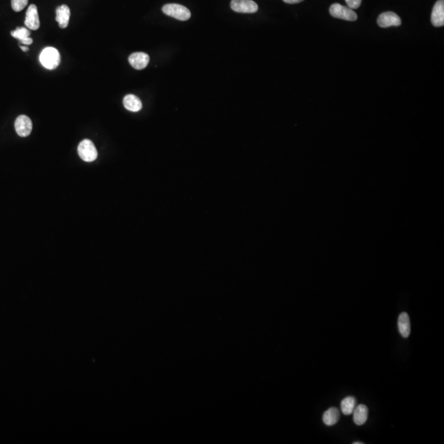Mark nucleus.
<instances>
[{
	"label": "nucleus",
	"instance_id": "nucleus-22",
	"mask_svg": "<svg viewBox=\"0 0 444 444\" xmlns=\"http://www.w3.org/2000/svg\"><path fill=\"white\" fill-rule=\"evenodd\" d=\"M21 49L24 52H28V51H29V49H28V47L21 46Z\"/></svg>",
	"mask_w": 444,
	"mask_h": 444
},
{
	"label": "nucleus",
	"instance_id": "nucleus-1",
	"mask_svg": "<svg viewBox=\"0 0 444 444\" xmlns=\"http://www.w3.org/2000/svg\"><path fill=\"white\" fill-rule=\"evenodd\" d=\"M42 66L46 70H56L60 64V54L57 50L49 47L42 51L40 56Z\"/></svg>",
	"mask_w": 444,
	"mask_h": 444
},
{
	"label": "nucleus",
	"instance_id": "nucleus-14",
	"mask_svg": "<svg viewBox=\"0 0 444 444\" xmlns=\"http://www.w3.org/2000/svg\"><path fill=\"white\" fill-rule=\"evenodd\" d=\"M340 410L336 407H332L324 413L322 421L326 426L331 427V426H334L338 423V421L340 420Z\"/></svg>",
	"mask_w": 444,
	"mask_h": 444
},
{
	"label": "nucleus",
	"instance_id": "nucleus-20",
	"mask_svg": "<svg viewBox=\"0 0 444 444\" xmlns=\"http://www.w3.org/2000/svg\"><path fill=\"white\" fill-rule=\"evenodd\" d=\"M20 43L24 44V46H30V44H33V40L29 37V38L22 40H20Z\"/></svg>",
	"mask_w": 444,
	"mask_h": 444
},
{
	"label": "nucleus",
	"instance_id": "nucleus-12",
	"mask_svg": "<svg viewBox=\"0 0 444 444\" xmlns=\"http://www.w3.org/2000/svg\"><path fill=\"white\" fill-rule=\"evenodd\" d=\"M354 422L356 426H364L368 418V408L366 405H358L356 407L354 412Z\"/></svg>",
	"mask_w": 444,
	"mask_h": 444
},
{
	"label": "nucleus",
	"instance_id": "nucleus-18",
	"mask_svg": "<svg viewBox=\"0 0 444 444\" xmlns=\"http://www.w3.org/2000/svg\"><path fill=\"white\" fill-rule=\"evenodd\" d=\"M29 0H12V10L15 12H21L28 4Z\"/></svg>",
	"mask_w": 444,
	"mask_h": 444
},
{
	"label": "nucleus",
	"instance_id": "nucleus-5",
	"mask_svg": "<svg viewBox=\"0 0 444 444\" xmlns=\"http://www.w3.org/2000/svg\"><path fill=\"white\" fill-rule=\"evenodd\" d=\"M230 7L240 14H255L258 11V6L252 0H232Z\"/></svg>",
	"mask_w": 444,
	"mask_h": 444
},
{
	"label": "nucleus",
	"instance_id": "nucleus-10",
	"mask_svg": "<svg viewBox=\"0 0 444 444\" xmlns=\"http://www.w3.org/2000/svg\"><path fill=\"white\" fill-rule=\"evenodd\" d=\"M431 21L435 28L444 26V0H438L432 10Z\"/></svg>",
	"mask_w": 444,
	"mask_h": 444
},
{
	"label": "nucleus",
	"instance_id": "nucleus-19",
	"mask_svg": "<svg viewBox=\"0 0 444 444\" xmlns=\"http://www.w3.org/2000/svg\"><path fill=\"white\" fill-rule=\"evenodd\" d=\"M348 8L350 10H358L362 4V0H346Z\"/></svg>",
	"mask_w": 444,
	"mask_h": 444
},
{
	"label": "nucleus",
	"instance_id": "nucleus-17",
	"mask_svg": "<svg viewBox=\"0 0 444 444\" xmlns=\"http://www.w3.org/2000/svg\"><path fill=\"white\" fill-rule=\"evenodd\" d=\"M12 36L14 38L22 40L26 38H29L30 36V32L25 28H16V30L12 32Z\"/></svg>",
	"mask_w": 444,
	"mask_h": 444
},
{
	"label": "nucleus",
	"instance_id": "nucleus-9",
	"mask_svg": "<svg viewBox=\"0 0 444 444\" xmlns=\"http://www.w3.org/2000/svg\"><path fill=\"white\" fill-rule=\"evenodd\" d=\"M130 64L136 70H142L148 67L150 62V57L145 53H134L128 58Z\"/></svg>",
	"mask_w": 444,
	"mask_h": 444
},
{
	"label": "nucleus",
	"instance_id": "nucleus-8",
	"mask_svg": "<svg viewBox=\"0 0 444 444\" xmlns=\"http://www.w3.org/2000/svg\"><path fill=\"white\" fill-rule=\"evenodd\" d=\"M26 26L28 29L33 30H37L40 26L39 14L36 5H30L26 12L25 21Z\"/></svg>",
	"mask_w": 444,
	"mask_h": 444
},
{
	"label": "nucleus",
	"instance_id": "nucleus-7",
	"mask_svg": "<svg viewBox=\"0 0 444 444\" xmlns=\"http://www.w3.org/2000/svg\"><path fill=\"white\" fill-rule=\"evenodd\" d=\"M378 24L380 28H388L402 25V19L398 14L392 12H384L378 16Z\"/></svg>",
	"mask_w": 444,
	"mask_h": 444
},
{
	"label": "nucleus",
	"instance_id": "nucleus-13",
	"mask_svg": "<svg viewBox=\"0 0 444 444\" xmlns=\"http://www.w3.org/2000/svg\"><path fill=\"white\" fill-rule=\"evenodd\" d=\"M398 329L402 338H408L410 335V320L406 312L400 314L398 318Z\"/></svg>",
	"mask_w": 444,
	"mask_h": 444
},
{
	"label": "nucleus",
	"instance_id": "nucleus-21",
	"mask_svg": "<svg viewBox=\"0 0 444 444\" xmlns=\"http://www.w3.org/2000/svg\"><path fill=\"white\" fill-rule=\"evenodd\" d=\"M283 1L288 4H296L303 2L304 0H283Z\"/></svg>",
	"mask_w": 444,
	"mask_h": 444
},
{
	"label": "nucleus",
	"instance_id": "nucleus-15",
	"mask_svg": "<svg viewBox=\"0 0 444 444\" xmlns=\"http://www.w3.org/2000/svg\"><path fill=\"white\" fill-rule=\"evenodd\" d=\"M124 106L128 110L131 112H138L142 109L141 100L134 95H128L125 96L124 99Z\"/></svg>",
	"mask_w": 444,
	"mask_h": 444
},
{
	"label": "nucleus",
	"instance_id": "nucleus-23",
	"mask_svg": "<svg viewBox=\"0 0 444 444\" xmlns=\"http://www.w3.org/2000/svg\"><path fill=\"white\" fill-rule=\"evenodd\" d=\"M354 444H363V442H354Z\"/></svg>",
	"mask_w": 444,
	"mask_h": 444
},
{
	"label": "nucleus",
	"instance_id": "nucleus-2",
	"mask_svg": "<svg viewBox=\"0 0 444 444\" xmlns=\"http://www.w3.org/2000/svg\"><path fill=\"white\" fill-rule=\"evenodd\" d=\"M162 11L167 16H172L178 21H188L191 18V12L190 10L182 5L170 4L164 5Z\"/></svg>",
	"mask_w": 444,
	"mask_h": 444
},
{
	"label": "nucleus",
	"instance_id": "nucleus-6",
	"mask_svg": "<svg viewBox=\"0 0 444 444\" xmlns=\"http://www.w3.org/2000/svg\"><path fill=\"white\" fill-rule=\"evenodd\" d=\"M15 128L16 134L22 138L30 136L32 132V121L29 117L26 116H19L15 122Z\"/></svg>",
	"mask_w": 444,
	"mask_h": 444
},
{
	"label": "nucleus",
	"instance_id": "nucleus-4",
	"mask_svg": "<svg viewBox=\"0 0 444 444\" xmlns=\"http://www.w3.org/2000/svg\"><path fill=\"white\" fill-rule=\"evenodd\" d=\"M330 14L335 18L342 19L345 21L356 22L358 16L354 10L345 7L339 4H334L330 8Z\"/></svg>",
	"mask_w": 444,
	"mask_h": 444
},
{
	"label": "nucleus",
	"instance_id": "nucleus-11",
	"mask_svg": "<svg viewBox=\"0 0 444 444\" xmlns=\"http://www.w3.org/2000/svg\"><path fill=\"white\" fill-rule=\"evenodd\" d=\"M71 11L67 5H62L56 10V21L58 22L60 28L65 29L70 24Z\"/></svg>",
	"mask_w": 444,
	"mask_h": 444
},
{
	"label": "nucleus",
	"instance_id": "nucleus-3",
	"mask_svg": "<svg viewBox=\"0 0 444 444\" xmlns=\"http://www.w3.org/2000/svg\"><path fill=\"white\" fill-rule=\"evenodd\" d=\"M79 156L86 162H95L98 159V152L95 145L90 140H84L78 146Z\"/></svg>",
	"mask_w": 444,
	"mask_h": 444
},
{
	"label": "nucleus",
	"instance_id": "nucleus-16",
	"mask_svg": "<svg viewBox=\"0 0 444 444\" xmlns=\"http://www.w3.org/2000/svg\"><path fill=\"white\" fill-rule=\"evenodd\" d=\"M356 406L357 400L354 396H347L340 403L342 412L345 416H350L353 414Z\"/></svg>",
	"mask_w": 444,
	"mask_h": 444
}]
</instances>
